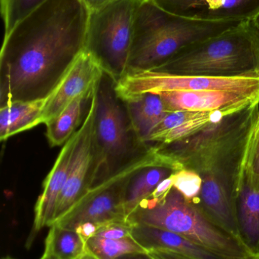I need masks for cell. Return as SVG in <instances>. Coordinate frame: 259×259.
Instances as JSON below:
<instances>
[{
    "instance_id": "cell-2",
    "label": "cell",
    "mask_w": 259,
    "mask_h": 259,
    "mask_svg": "<svg viewBox=\"0 0 259 259\" xmlns=\"http://www.w3.org/2000/svg\"><path fill=\"white\" fill-rule=\"evenodd\" d=\"M258 115L256 102L220 117L188 138L153 144L175 171L189 169L201 177L202 190L193 204L211 222L237 237L236 204L248 143Z\"/></svg>"
},
{
    "instance_id": "cell-30",
    "label": "cell",
    "mask_w": 259,
    "mask_h": 259,
    "mask_svg": "<svg viewBox=\"0 0 259 259\" xmlns=\"http://www.w3.org/2000/svg\"><path fill=\"white\" fill-rule=\"evenodd\" d=\"M117 259H154L149 255V252L145 253L129 254V255H123Z\"/></svg>"
},
{
    "instance_id": "cell-12",
    "label": "cell",
    "mask_w": 259,
    "mask_h": 259,
    "mask_svg": "<svg viewBox=\"0 0 259 259\" xmlns=\"http://www.w3.org/2000/svg\"><path fill=\"white\" fill-rule=\"evenodd\" d=\"M78 139V131L63 145L53 167L43 183L42 193L34 207L33 227L26 242V248L31 247L36 235L46 227H50L56 204L65 187L68 167Z\"/></svg>"
},
{
    "instance_id": "cell-5",
    "label": "cell",
    "mask_w": 259,
    "mask_h": 259,
    "mask_svg": "<svg viewBox=\"0 0 259 259\" xmlns=\"http://www.w3.org/2000/svg\"><path fill=\"white\" fill-rule=\"evenodd\" d=\"M126 220L132 225H147L180 234L229 258L255 257L238 237L211 222L174 187L161 199L143 200Z\"/></svg>"
},
{
    "instance_id": "cell-16",
    "label": "cell",
    "mask_w": 259,
    "mask_h": 259,
    "mask_svg": "<svg viewBox=\"0 0 259 259\" xmlns=\"http://www.w3.org/2000/svg\"><path fill=\"white\" fill-rule=\"evenodd\" d=\"M237 237L256 255L259 253V190L243 178L236 204Z\"/></svg>"
},
{
    "instance_id": "cell-6",
    "label": "cell",
    "mask_w": 259,
    "mask_h": 259,
    "mask_svg": "<svg viewBox=\"0 0 259 259\" xmlns=\"http://www.w3.org/2000/svg\"><path fill=\"white\" fill-rule=\"evenodd\" d=\"M115 84V80L105 72L97 88L91 187L132 162L150 146L138 141L124 102L116 92Z\"/></svg>"
},
{
    "instance_id": "cell-19",
    "label": "cell",
    "mask_w": 259,
    "mask_h": 259,
    "mask_svg": "<svg viewBox=\"0 0 259 259\" xmlns=\"http://www.w3.org/2000/svg\"><path fill=\"white\" fill-rule=\"evenodd\" d=\"M91 97L92 95L77 97L57 116L45 124L46 136L50 146L65 144L79 130L85 115L83 113L85 105Z\"/></svg>"
},
{
    "instance_id": "cell-35",
    "label": "cell",
    "mask_w": 259,
    "mask_h": 259,
    "mask_svg": "<svg viewBox=\"0 0 259 259\" xmlns=\"http://www.w3.org/2000/svg\"><path fill=\"white\" fill-rule=\"evenodd\" d=\"M81 259H88V258H87V254H86V255H85V257H83V258H81Z\"/></svg>"
},
{
    "instance_id": "cell-22",
    "label": "cell",
    "mask_w": 259,
    "mask_h": 259,
    "mask_svg": "<svg viewBox=\"0 0 259 259\" xmlns=\"http://www.w3.org/2000/svg\"><path fill=\"white\" fill-rule=\"evenodd\" d=\"M47 0H0L5 34ZM4 34V35H5Z\"/></svg>"
},
{
    "instance_id": "cell-3",
    "label": "cell",
    "mask_w": 259,
    "mask_h": 259,
    "mask_svg": "<svg viewBox=\"0 0 259 259\" xmlns=\"http://www.w3.org/2000/svg\"><path fill=\"white\" fill-rule=\"evenodd\" d=\"M152 70L205 77L259 75V30L252 20L241 21L219 34L190 44Z\"/></svg>"
},
{
    "instance_id": "cell-28",
    "label": "cell",
    "mask_w": 259,
    "mask_h": 259,
    "mask_svg": "<svg viewBox=\"0 0 259 259\" xmlns=\"http://www.w3.org/2000/svg\"><path fill=\"white\" fill-rule=\"evenodd\" d=\"M147 252L154 259H192L166 249H152Z\"/></svg>"
},
{
    "instance_id": "cell-13",
    "label": "cell",
    "mask_w": 259,
    "mask_h": 259,
    "mask_svg": "<svg viewBox=\"0 0 259 259\" xmlns=\"http://www.w3.org/2000/svg\"><path fill=\"white\" fill-rule=\"evenodd\" d=\"M158 94L169 112H236L259 102V97L223 91H168Z\"/></svg>"
},
{
    "instance_id": "cell-32",
    "label": "cell",
    "mask_w": 259,
    "mask_h": 259,
    "mask_svg": "<svg viewBox=\"0 0 259 259\" xmlns=\"http://www.w3.org/2000/svg\"><path fill=\"white\" fill-rule=\"evenodd\" d=\"M252 21H253L254 24H255V26L258 27L259 30V12L255 15V18L252 19Z\"/></svg>"
},
{
    "instance_id": "cell-10",
    "label": "cell",
    "mask_w": 259,
    "mask_h": 259,
    "mask_svg": "<svg viewBox=\"0 0 259 259\" xmlns=\"http://www.w3.org/2000/svg\"><path fill=\"white\" fill-rule=\"evenodd\" d=\"M104 73L97 59L84 50L52 94L41 124H46L57 116L77 97L93 95Z\"/></svg>"
},
{
    "instance_id": "cell-1",
    "label": "cell",
    "mask_w": 259,
    "mask_h": 259,
    "mask_svg": "<svg viewBox=\"0 0 259 259\" xmlns=\"http://www.w3.org/2000/svg\"><path fill=\"white\" fill-rule=\"evenodd\" d=\"M88 17L82 0H47L4 35L0 106L54 91L85 50Z\"/></svg>"
},
{
    "instance_id": "cell-4",
    "label": "cell",
    "mask_w": 259,
    "mask_h": 259,
    "mask_svg": "<svg viewBox=\"0 0 259 259\" xmlns=\"http://www.w3.org/2000/svg\"><path fill=\"white\" fill-rule=\"evenodd\" d=\"M240 22L189 19L163 10L152 0H143L135 15L128 71L154 69L190 44Z\"/></svg>"
},
{
    "instance_id": "cell-23",
    "label": "cell",
    "mask_w": 259,
    "mask_h": 259,
    "mask_svg": "<svg viewBox=\"0 0 259 259\" xmlns=\"http://www.w3.org/2000/svg\"><path fill=\"white\" fill-rule=\"evenodd\" d=\"M243 178L259 190V115L251 133L243 164Z\"/></svg>"
},
{
    "instance_id": "cell-8",
    "label": "cell",
    "mask_w": 259,
    "mask_h": 259,
    "mask_svg": "<svg viewBox=\"0 0 259 259\" xmlns=\"http://www.w3.org/2000/svg\"><path fill=\"white\" fill-rule=\"evenodd\" d=\"M115 90L124 102L142 94L168 91H223L259 97V75L215 77L128 71L116 82Z\"/></svg>"
},
{
    "instance_id": "cell-33",
    "label": "cell",
    "mask_w": 259,
    "mask_h": 259,
    "mask_svg": "<svg viewBox=\"0 0 259 259\" xmlns=\"http://www.w3.org/2000/svg\"><path fill=\"white\" fill-rule=\"evenodd\" d=\"M253 259H259V253L258 254V255H255V258H254Z\"/></svg>"
},
{
    "instance_id": "cell-34",
    "label": "cell",
    "mask_w": 259,
    "mask_h": 259,
    "mask_svg": "<svg viewBox=\"0 0 259 259\" xmlns=\"http://www.w3.org/2000/svg\"><path fill=\"white\" fill-rule=\"evenodd\" d=\"M87 258H88V259H93L92 258H91V257H90L88 255H87Z\"/></svg>"
},
{
    "instance_id": "cell-11",
    "label": "cell",
    "mask_w": 259,
    "mask_h": 259,
    "mask_svg": "<svg viewBox=\"0 0 259 259\" xmlns=\"http://www.w3.org/2000/svg\"><path fill=\"white\" fill-rule=\"evenodd\" d=\"M163 10L189 19L243 21L259 12V0H152Z\"/></svg>"
},
{
    "instance_id": "cell-18",
    "label": "cell",
    "mask_w": 259,
    "mask_h": 259,
    "mask_svg": "<svg viewBox=\"0 0 259 259\" xmlns=\"http://www.w3.org/2000/svg\"><path fill=\"white\" fill-rule=\"evenodd\" d=\"M175 170L167 166H151L132 175L126 188L124 209L126 219L144 199L152 196L158 184Z\"/></svg>"
},
{
    "instance_id": "cell-15",
    "label": "cell",
    "mask_w": 259,
    "mask_h": 259,
    "mask_svg": "<svg viewBox=\"0 0 259 259\" xmlns=\"http://www.w3.org/2000/svg\"><path fill=\"white\" fill-rule=\"evenodd\" d=\"M124 103L138 141L147 146L151 134L169 113L161 96L158 94H142Z\"/></svg>"
},
{
    "instance_id": "cell-31",
    "label": "cell",
    "mask_w": 259,
    "mask_h": 259,
    "mask_svg": "<svg viewBox=\"0 0 259 259\" xmlns=\"http://www.w3.org/2000/svg\"><path fill=\"white\" fill-rule=\"evenodd\" d=\"M2 259H15L11 258V257L7 256L5 257V258H2ZM40 259H55L53 258V257H52L51 255H49V254H47V252H44V254H43L42 257H41Z\"/></svg>"
},
{
    "instance_id": "cell-27",
    "label": "cell",
    "mask_w": 259,
    "mask_h": 259,
    "mask_svg": "<svg viewBox=\"0 0 259 259\" xmlns=\"http://www.w3.org/2000/svg\"><path fill=\"white\" fill-rule=\"evenodd\" d=\"M100 226V225H97V224L87 222L78 226L75 231H77L78 234L82 237L85 242H86L87 240L95 236Z\"/></svg>"
},
{
    "instance_id": "cell-25",
    "label": "cell",
    "mask_w": 259,
    "mask_h": 259,
    "mask_svg": "<svg viewBox=\"0 0 259 259\" xmlns=\"http://www.w3.org/2000/svg\"><path fill=\"white\" fill-rule=\"evenodd\" d=\"M132 225H131L127 220L114 221L100 225L94 237L112 240L126 238L132 237Z\"/></svg>"
},
{
    "instance_id": "cell-29",
    "label": "cell",
    "mask_w": 259,
    "mask_h": 259,
    "mask_svg": "<svg viewBox=\"0 0 259 259\" xmlns=\"http://www.w3.org/2000/svg\"><path fill=\"white\" fill-rule=\"evenodd\" d=\"M117 0H82L89 12L99 10Z\"/></svg>"
},
{
    "instance_id": "cell-9",
    "label": "cell",
    "mask_w": 259,
    "mask_h": 259,
    "mask_svg": "<svg viewBox=\"0 0 259 259\" xmlns=\"http://www.w3.org/2000/svg\"><path fill=\"white\" fill-rule=\"evenodd\" d=\"M97 88L90 100L86 115L78 130L77 142L70 161L66 182L56 204L52 225L66 214L92 186Z\"/></svg>"
},
{
    "instance_id": "cell-21",
    "label": "cell",
    "mask_w": 259,
    "mask_h": 259,
    "mask_svg": "<svg viewBox=\"0 0 259 259\" xmlns=\"http://www.w3.org/2000/svg\"><path fill=\"white\" fill-rule=\"evenodd\" d=\"M87 255L93 259H117L129 254L147 252L132 237L112 240L93 237L85 242Z\"/></svg>"
},
{
    "instance_id": "cell-24",
    "label": "cell",
    "mask_w": 259,
    "mask_h": 259,
    "mask_svg": "<svg viewBox=\"0 0 259 259\" xmlns=\"http://www.w3.org/2000/svg\"><path fill=\"white\" fill-rule=\"evenodd\" d=\"M202 185V178L194 170L181 169L173 173V187L192 203L199 197Z\"/></svg>"
},
{
    "instance_id": "cell-7",
    "label": "cell",
    "mask_w": 259,
    "mask_h": 259,
    "mask_svg": "<svg viewBox=\"0 0 259 259\" xmlns=\"http://www.w3.org/2000/svg\"><path fill=\"white\" fill-rule=\"evenodd\" d=\"M143 0H117L89 12L85 51L91 53L116 82L129 68L137 10Z\"/></svg>"
},
{
    "instance_id": "cell-20",
    "label": "cell",
    "mask_w": 259,
    "mask_h": 259,
    "mask_svg": "<svg viewBox=\"0 0 259 259\" xmlns=\"http://www.w3.org/2000/svg\"><path fill=\"white\" fill-rule=\"evenodd\" d=\"M50 228L44 252L55 259H81L86 255L85 240L77 231L56 225Z\"/></svg>"
},
{
    "instance_id": "cell-26",
    "label": "cell",
    "mask_w": 259,
    "mask_h": 259,
    "mask_svg": "<svg viewBox=\"0 0 259 259\" xmlns=\"http://www.w3.org/2000/svg\"><path fill=\"white\" fill-rule=\"evenodd\" d=\"M173 187V173L168 178L161 181L158 187H156L152 196L149 198L152 199H160L164 197ZM149 199V198H147Z\"/></svg>"
},
{
    "instance_id": "cell-17",
    "label": "cell",
    "mask_w": 259,
    "mask_h": 259,
    "mask_svg": "<svg viewBox=\"0 0 259 259\" xmlns=\"http://www.w3.org/2000/svg\"><path fill=\"white\" fill-rule=\"evenodd\" d=\"M53 94V93H52ZM52 94L39 100L18 101L0 108V139L9 137L28 131L41 124V118Z\"/></svg>"
},
{
    "instance_id": "cell-14",
    "label": "cell",
    "mask_w": 259,
    "mask_h": 259,
    "mask_svg": "<svg viewBox=\"0 0 259 259\" xmlns=\"http://www.w3.org/2000/svg\"><path fill=\"white\" fill-rule=\"evenodd\" d=\"M131 236L144 249H166L192 259H231L213 252L180 234L147 225H132Z\"/></svg>"
}]
</instances>
